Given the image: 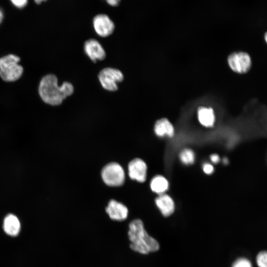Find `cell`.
Masks as SVG:
<instances>
[{"instance_id":"cell-27","label":"cell","mask_w":267,"mask_h":267,"mask_svg":"<svg viewBox=\"0 0 267 267\" xmlns=\"http://www.w3.org/2000/svg\"></svg>"},{"instance_id":"cell-6","label":"cell","mask_w":267,"mask_h":267,"mask_svg":"<svg viewBox=\"0 0 267 267\" xmlns=\"http://www.w3.org/2000/svg\"><path fill=\"white\" fill-rule=\"evenodd\" d=\"M227 62L232 70L239 74L247 72L250 69L252 65L249 54L243 51L231 53L228 56Z\"/></svg>"},{"instance_id":"cell-26","label":"cell","mask_w":267,"mask_h":267,"mask_svg":"<svg viewBox=\"0 0 267 267\" xmlns=\"http://www.w3.org/2000/svg\"><path fill=\"white\" fill-rule=\"evenodd\" d=\"M265 41L267 42V33H266L265 35Z\"/></svg>"},{"instance_id":"cell-15","label":"cell","mask_w":267,"mask_h":267,"mask_svg":"<svg viewBox=\"0 0 267 267\" xmlns=\"http://www.w3.org/2000/svg\"><path fill=\"white\" fill-rule=\"evenodd\" d=\"M151 190L159 194H164L169 188V182L163 176L158 175L153 177L150 183Z\"/></svg>"},{"instance_id":"cell-10","label":"cell","mask_w":267,"mask_h":267,"mask_svg":"<svg viewBox=\"0 0 267 267\" xmlns=\"http://www.w3.org/2000/svg\"><path fill=\"white\" fill-rule=\"evenodd\" d=\"M106 212L112 220L121 221L127 218L129 211L125 205L112 199L106 207Z\"/></svg>"},{"instance_id":"cell-1","label":"cell","mask_w":267,"mask_h":267,"mask_svg":"<svg viewBox=\"0 0 267 267\" xmlns=\"http://www.w3.org/2000/svg\"><path fill=\"white\" fill-rule=\"evenodd\" d=\"M38 91L41 99L45 103L57 106L60 105L67 97L73 94L74 87L68 82H64L59 86L56 76L53 74H48L41 80Z\"/></svg>"},{"instance_id":"cell-18","label":"cell","mask_w":267,"mask_h":267,"mask_svg":"<svg viewBox=\"0 0 267 267\" xmlns=\"http://www.w3.org/2000/svg\"><path fill=\"white\" fill-rule=\"evenodd\" d=\"M232 267H252V265L248 259L245 258H240L235 261Z\"/></svg>"},{"instance_id":"cell-5","label":"cell","mask_w":267,"mask_h":267,"mask_svg":"<svg viewBox=\"0 0 267 267\" xmlns=\"http://www.w3.org/2000/svg\"><path fill=\"white\" fill-rule=\"evenodd\" d=\"M98 78L103 89L115 91L118 89V83L123 81L124 75L119 69L106 67L99 72Z\"/></svg>"},{"instance_id":"cell-11","label":"cell","mask_w":267,"mask_h":267,"mask_svg":"<svg viewBox=\"0 0 267 267\" xmlns=\"http://www.w3.org/2000/svg\"><path fill=\"white\" fill-rule=\"evenodd\" d=\"M2 227L7 235L15 236L18 235L20 231L21 222L16 215L9 213L3 219Z\"/></svg>"},{"instance_id":"cell-22","label":"cell","mask_w":267,"mask_h":267,"mask_svg":"<svg viewBox=\"0 0 267 267\" xmlns=\"http://www.w3.org/2000/svg\"><path fill=\"white\" fill-rule=\"evenodd\" d=\"M121 0H106L107 2L111 6H116L119 4Z\"/></svg>"},{"instance_id":"cell-24","label":"cell","mask_w":267,"mask_h":267,"mask_svg":"<svg viewBox=\"0 0 267 267\" xmlns=\"http://www.w3.org/2000/svg\"><path fill=\"white\" fill-rule=\"evenodd\" d=\"M35 2L37 4H40L43 1H46L47 0H34Z\"/></svg>"},{"instance_id":"cell-23","label":"cell","mask_w":267,"mask_h":267,"mask_svg":"<svg viewBox=\"0 0 267 267\" xmlns=\"http://www.w3.org/2000/svg\"><path fill=\"white\" fill-rule=\"evenodd\" d=\"M3 18V13L2 10L0 8V24L1 23Z\"/></svg>"},{"instance_id":"cell-21","label":"cell","mask_w":267,"mask_h":267,"mask_svg":"<svg viewBox=\"0 0 267 267\" xmlns=\"http://www.w3.org/2000/svg\"><path fill=\"white\" fill-rule=\"evenodd\" d=\"M210 159L211 161L214 164L218 163L220 160L219 156L216 154H213L211 155L210 156Z\"/></svg>"},{"instance_id":"cell-12","label":"cell","mask_w":267,"mask_h":267,"mask_svg":"<svg viewBox=\"0 0 267 267\" xmlns=\"http://www.w3.org/2000/svg\"><path fill=\"white\" fill-rule=\"evenodd\" d=\"M155 203L162 214L165 217L172 215L175 208L173 199L168 195L162 194L155 199Z\"/></svg>"},{"instance_id":"cell-25","label":"cell","mask_w":267,"mask_h":267,"mask_svg":"<svg viewBox=\"0 0 267 267\" xmlns=\"http://www.w3.org/2000/svg\"><path fill=\"white\" fill-rule=\"evenodd\" d=\"M228 159H227L226 158H224L223 159V163L224 164H228Z\"/></svg>"},{"instance_id":"cell-16","label":"cell","mask_w":267,"mask_h":267,"mask_svg":"<svg viewBox=\"0 0 267 267\" xmlns=\"http://www.w3.org/2000/svg\"><path fill=\"white\" fill-rule=\"evenodd\" d=\"M179 158L181 162L184 164H192L195 161V154L191 149H184L180 153Z\"/></svg>"},{"instance_id":"cell-14","label":"cell","mask_w":267,"mask_h":267,"mask_svg":"<svg viewBox=\"0 0 267 267\" xmlns=\"http://www.w3.org/2000/svg\"><path fill=\"white\" fill-rule=\"evenodd\" d=\"M198 119L201 125L206 127H212L215 122V117L212 108L199 107L197 111Z\"/></svg>"},{"instance_id":"cell-9","label":"cell","mask_w":267,"mask_h":267,"mask_svg":"<svg viewBox=\"0 0 267 267\" xmlns=\"http://www.w3.org/2000/svg\"><path fill=\"white\" fill-rule=\"evenodd\" d=\"M84 49L85 53L95 62L97 60H103L105 58L106 53L101 44L95 39H90L85 42Z\"/></svg>"},{"instance_id":"cell-7","label":"cell","mask_w":267,"mask_h":267,"mask_svg":"<svg viewBox=\"0 0 267 267\" xmlns=\"http://www.w3.org/2000/svg\"><path fill=\"white\" fill-rule=\"evenodd\" d=\"M93 26L96 34L104 38L111 35L115 28L113 22L104 14L96 15L93 18Z\"/></svg>"},{"instance_id":"cell-3","label":"cell","mask_w":267,"mask_h":267,"mask_svg":"<svg viewBox=\"0 0 267 267\" xmlns=\"http://www.w3.org/2000/svg\"><path fill=\"white\" fill-rule=\"evenodd\" d=\"M19 56L8 54L0 58V77L5 82H14L22 76L23 68L18 64Z\"/></svg>"},{"instance_id":"cell-13","label":"cell","mask_w":267,"mask_h":267,"mask_svg":"<svg viewBox=\"0 0 267 267\" xmlns=\"http://www.w3.org/2000/svg\"><path fill=\"white\" fill-rule=\"evenodd\" d=\"M155 134L159 137L165 136L172 137L175 134V129L172 124L166 118L157 120L154 127Z\"/></svg>"},{"instance_id":"cell-17","label":"cell","mask_w":267,"mask_h":267,"mask_svg":"<svg viewBox=\"0 0 267 267\" xmlns=\"http://www.w3.org/2000/svg\"><path fill=\"white\" fill-rule=\"evenodd\" d=\"M258 267H267V254L266 251H261L256 257Z\"/></svg>"},{"instance_id":"cell-2","label":"cell","mask_w":267,"mask_h":267,"mask_svg":"<svg viewBox=\"0 0 267 267\" xmlns=\"http://www.w3.org/2000/svg\"><path fill=\"white\" fill-rule=\"evenodd\" d=\"M128 236L131 248L141 254H147L159 249L158 242L149 235L140 219H134L130 223Z\"/></svg>"},{"instance_id":"cell-4","label":"cell","mask_w":267,"mask_h":267,"mask_svg":"<svg viewBox=\"0 0 267 267\" xmlns=\"http://www.w3.org/2000/svg\"><path fill=\"white\" fill-rule=\"evenodd\" d=\"M101 178L108 186H118L125 181V174L123 167L118 163L111 162L106 165L101 170Z\"/></svg>"},{"instance_id":"cell-8","label":"cell","mask_w":267,"mask_h":267,"mask_svg":"<svg viewBox=\"0 0 267 267\" xmlns=\"http://www.w3.org/2000/svg\"><path fill=\"white\" fill-rule=\"evenodd\" d=\"M128 174L133 180L143 182L146 180L147 175V165L145 162L140 158L132 160L128 164Z\"/></svg>"},{"instance_id":"cell-19","label":"cell","mask_w":267,"mask_h":267,"mask_svg":"<svg viewBox=\"0 0 267 267\" xmlns=\"http://www.w3.org/2000/svg\"><path fill=\"white\" fill-rule=\"evenodd\" d=\"M12 4L19 8L25 7L28 2V0H10Z\"/></svg>"},{"instance_id":"cell-20","label":"cell","mask_w":267,"mask_h":267,"mask_svg":"<svg viewBox=\"0 0 267 267\" xmlns=\"http://www.w3.org/2000/svg\"><path fill=\"white\" fill-rule=\"evenodd\" d=\"M203 170L205 174L210 175L214 172V168L212 165L209 163H205L203 165Z\"/></svg>"}]
</instances>
